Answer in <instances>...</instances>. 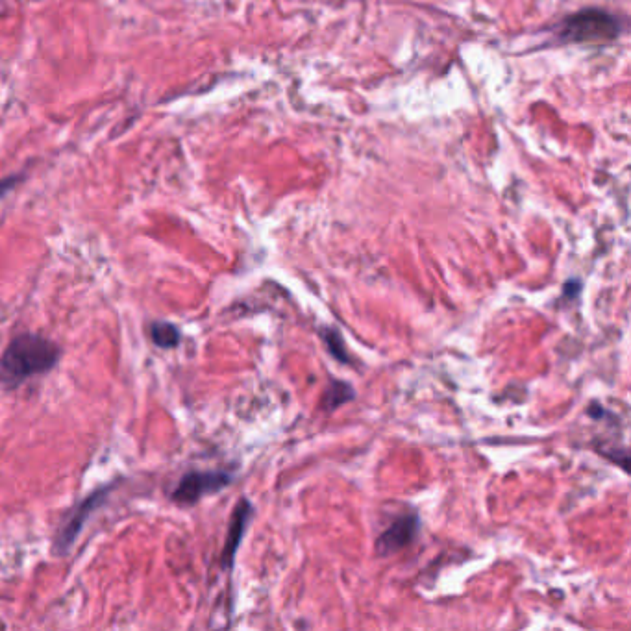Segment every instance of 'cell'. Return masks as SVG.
I'll list each match as a JSON object with an SVG mask.
<instances>
[{
    "instance_id": "6da1fadb",
    "label": "cell",
    "mask_w": 631,
    "mask_h": 631,
    "mask_svg": "<svg viewBox=\"0 0 631 631\" xmlns=\"http://www.w3.org/2000/svg\"><path fill=\"white\" fill-rule=\"evenodd\" d=\"M60 356V347L47 337L17 335L0 358V385L4 389H17L26 380L54 369Z\"/></svg>"
},
{
    "instance_id": "7a4b0ae2",
    "label": "cell",
    "mask_w": 631,
    "mask_h": 631,
    "mask_svg": "<svg viewBox=\"0 0 631 631\" xmlns=\"http://www.w3.org/2000/svg\"><path fill=\"white\" fill-rule=\"evenodd\" d=\"M619 25L613 17L602 12H583L570 17L563 28V36L576 43H600L617 38Z\"/></svg>"
},
{
    "instance_id": "3957f363",
    "label": "cell",
    "mask_w": 631,
    "mask_h": 631,
    "mask_svg": "<svg viewBox=\"0 0 631 631\" xmlns=\"http://www.w3.org/2000/svg\"><path fill=\"white\" fill-rule=\"evenodd\" d=\"M232 483V474L224 471L189 472L173 491V500L191 506L204 496L215 495Z\"/></svg>"
},
{
    "instance_id": "277c9868",
    "label": "cell",
    "mask_w": 631,
    "mask_h": 631,
    "mask_svg": "<svg viewBox=\"0 0 631 631\" xmlns=\"http://www.w3.org/2000/svg\"><path fill=\"white\" fill-rule=\"evenodd\" d=\"M421 530V519L417 515H404L396 519L378 539L376 552L382 557L400 552L402 548L411 545L417 533Z\"/></svg>"
},
{
    "instance_id": "5b68a950",
    "label": "cell",
    "mask_w": 631,
    "mask_h": 631,
    "mask_svg": "<svg viewBox=\"0 0 631 631\" xmlns=\"http://www.w3.org/2000/svg\"><path fill=\"white\" fill-rule=\"evenodd\" d=\"M108 491L104 489V491H99V493H95L93 496H89L86 502H82L80 504V508L78 511H75V515L69 519V522L63 526L62 530H60V535H58V539H56V546H58V550H62L65 552L69 546L73 545V541L76 539V535L80 533L82 530V526H84V522H86L87 517L91 515V511L99 506L100 502L104 500L102 496L106 495Z\"/></svg>"
},
{
    "instance_id": "8992f818",
    "label": "cell",
    "mask_w": 631,
    "mask_h": 631,
    "mask_svg": "<svg viewBox=\"0 0 631 631\" xmlns=\"http://www.w3.org/2000/svg\"><path fill=\"white\" fill-rule=\"evenodd\" d=\"M252 515V506L248 500H241L236 511H234V517L230 522V530H228V539H226V546H224L223 552V565L224 567H230L234 563V557H236L237 548L241 545V539L245 535L247 530L248 519Z\"/></svg>"
},
{
    "instance_id": "52a82bcc",
    "label": "cell",
    "mask_w": 631,
    "mask_h": 631,
    "mask_svg": "<svg viewBox=\"0 0 631 631\" xmlns=\"http://www.w3.org/2000/svg\"><path fill=\"white\" fill-rule=\"evenodd\" d=\"M350 400H354V389L352 385L347 382H339L334 380L328 391L324 393V400H322V408L332 411V409L341 408L343 404H347Z\"/></svg>"
},
{
    "instance_id": "ba28073f",
    "label": "cell",
    "mask_w": 631,
    "mask_h": 631,
    "mask_svg": "<svg viewBox=\"0 0 631 631\" xmlns=\"http://www.w3.org/2000/svg\"><path fill=\"white\" fill-rule=\"evenodd\" d=\"M152 341L160 348H174L180 343V332L169 322H154L150 328Z\"/></svg>"
},
{
    "instance_id": "9c48e42d",
    "label": "cell",
    "mask_w": 631,
    "mask_h": 631,
    "mask_svg": "<svg viewBox=\"0 0 631 631\" xmlns=\"http://www.w3.org/2000/svg\"><path fill=\"white\" fill-rule=\"evenodd\" d=\"M322 339L326 343V347L330 348L332 356L341 363H348L350 359L347 356V348H345V341L341 334L335 330V328H322Z\"/></svg>"
},
{
    "instance_id": "30bf717a",
    "label": "cell",
    "mask_w": 631,
    "mask_h": 631,
    "mask_svg": "<svg viewBox=\"0 0 631 631\" xmlns=\"http://www.w3.org/2000/svg\"><path fill=\"white\" fill-rule=\"evenodd\" d=\"M582 291V282L580 280H570L565 285V297H578Z\"/></svg>"
}]
</instances>
